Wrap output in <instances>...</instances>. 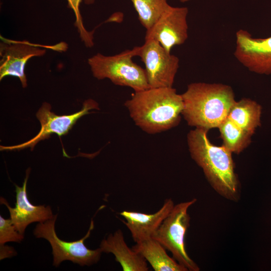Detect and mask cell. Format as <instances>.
<instances>
[{"label": "cell", "instance_id": "cell-1", "mask_svg": "<svg viewBox=\"0 0 271 271\" xmlns=\"http://www.w3.org/2000/svg\"><path fill=\"white\" fill-rule=\"evenodd\" d=\"M209 130L195 128L187 136L191 158L199 166L212 188L220 196L237 202L240 196V185L235 171L232 153L222 145H213Z\"/></svg>", "mask_w": 271, "mask_h": 271}, {"label": "cell", "instance_id": "cell-2", "mask_svg": "<svg viewBox=\"0 0 271 271\" xmlns=\"http://www.w3.org/2000/svg\"><path fill=\"white\" fill-rule=\"evenodd\" d=\"M124 106L135 124L149 134H156L177 126L183 101L172 87L149 88L136 91Z\"/></svg>", "mask_w": 271, "mask_h": 271}, {"label": "cell", "instance_id": "cell-3", "mask_svg": "<svg viewBox=\"0 0 271 271\" xmlns=\"http://www.w3.org/2000/svg\"><path fill=\"white\" fill-rule=\"evenodd\" d=\"M181 95L187 124L208 130L218 128L236 101L232 88L219 83H191Z\"/></svg>", "mask_w": 271, "mask_h": 271}, {"label": "cell", "instance_id": "cell-4", "mask_svg": "<svg viewBox=\"0 0 271 271\" xmlns=\"http://www.w3.org/2000/svg\"><path fill=\"white\" fill-rule=\"evenodd\" d=\"M136 47L113 56L97 53L88 59L93 76L109 79L113 84L131 88L134 92L150 88L145 69L135 63Z\"/></svg>", "mask_w": 271, "mask_h": 271}, {"label": "cell", "instance_id": "cell-5", "mask_svg": "<svg viewBox=\"0 0 271 271\" xmlns=\"http://www.w3.org/2000/svg\"><path fill=\"white\" fill-rule=\"evenodd\" d=\"M197 201H190L174 205L152 238L170 251L173 258L188 271H199L200 268L188 254L185 247V234L190 225L188 210Z\"/></svg>", "mask_w": 271, "mask_h": 271}, {"label": "cell", "instance_id": "cell-6", "mask_svg": "<svg viewBox=\"0 0 271 271\" xmlns=\"http://www.w3.org/2000/svg\"><path fill=\"white\" fill-rule=\"evenodd\" d=\"M57 218L56 214L52 219L39 222L34 230L36 237L44 238L50 243L53 255V265L58 266L65 260H70L81 266H89L96 263L100 258L102 250L99 247L94 250L90 249L84 243L94 228L92 219L88 230L83 238L67 242L59 238L56 234L55 224Z\"/></svg>", "mask_w": 271, "mask_h": 271}, {"label": "cell", "instance_id": "cell-7", "mask_svg": "<svg viewBox=\"0 0 271 271\" xmlns=\"http://www.w3.org/2000/svg\"><path fill=\"white\" fill-rule=\"evenodd\" d=\"M135 47L136 56L145 65L150 88L172 87L179 67V58L152 39L145 40L142 46Z\"/></svg>", "mask_w": 271, "mask_h": 271}, {"label": "cell", "instance_id": "cell-8", "mask_svg": "<svg viewBox=\"0 0 271 271\" xmlns=\"http://www.w3.org/2000/svg\"><path fill=\"white\" fill-rule=\"evenodd\" d=\"M92 109H99L98 103L92 99L83 102L80 110L69 115H57L51 111V105L44 102L36 113L41 124V129L38 134L31 140L18 145L1 146V151L20 150L30 148L32 150L41 141L47 139L55 133L59 137L67 134L77 121L82 116L89 114Z\"/></svg>", "mask_w": 271, "mask_h": 271}, {"label": "cell", "instance_id": "cell-9", "mask_svg": "<svg viewBox=\"0 0 271 271\" xmlns=\"http://www.w3.org/2000/svg\"><path fill=\"white\" fill-rule=\"evenodd\" d=\"M0 80L11 76L19 79L23 88L27 86L25 67L28 60L45 55L47 48L28 41L9 39L1 36Z\"/></svg>", "mask_w": 271, "mask_h": 271}, {"label": "cell", "instance_id": "cell-10", "mask_svg": "<svg viewBox=\"0 0 271 271\" xmlns=\"http://www.w3.org/2000/svg\"><path fill=\"white\" fill-rule=\"evenodd\" d=\"M186 7L166 9L153 26L147 30L145 40L156 41L168 52L175 46L184 44L188 38Z\"/></svg>", "mask_w": 271, "mask_h": 271}, {"label": "cell", "instance_id": "cell-11", "mask_svg": "<svg viewBox=\"0 0 271 271\" xmlns=\"http://www.w3.org/2000/svg\"><path fill=\"white\" fill-rule=\"evenodd\" d=\"M234 55L249 71L260 75L271 74V36L256 38L246 30L235 34Z\"/></svg>", "mask_w": 271, "mask_h": 271}, {"label": "cell", "instance_id": "cell-12", "mask_svg": "<svg viewBox=\"0 0 271 271\" xmlns=\"http://www.w3.org/2000/svg\"><path fill=\"white\" fill-rule=\"evenodd\" d=\"M30 173V169H27L26 176L22 187L15 185L16 202L15 206L11 207L7 200L1 197V204H4L8 209L10 219L17 230L24 234L27 226L33 222H43L53 218L50 206L45 205H34L28 198L27 186Z\"/></svg>", "mask_w": 271, "mask_h": 271}, {"label": "cell", "instance_id": "cell-13", "mask_svg": "<svg viewBox=\"0 0 271 271\" xmlns=\"http://www.w3.org/2000/svg\"><path fill=\"white\" fill-rule=\"evenodd\" d=\"M174 206L173 200L169 198L153 214L124 210L119 214L125 219L122 222L129 230L133 241L138 243L152 237Z\"/></svg>", "mask_w": 271, "mask_h": 271}, {"label": "cell", "instance_id": "cell-14", "mask_svg": "<svg viewBox=\"0 0 271 271\" xmlns=\"http://www.w3.org/2000/svg\"><path fill=\"white\" fill-rule=\"evenodd\" d=\"M102 252L112 253L115 260L120 264L124 271H148L147 261L139 253L126 244L123 233L117 229L109 234L100 244Z\"/></svg>", "mask_w": 271, "mask_h": 271}, {"label": "cell", "instance_id": "cell-15", "mask_svg": "<svg viewBox=\"0 0 271 271\" xmlns=\"http://www.w3.org/2000/svg\"><path fill=\"white\" fill-rule=\"evenodd\" d=\"M131 248L141 254L155 271H188L171 257L166 249L152 237L136 243Z\"/></svg>", "mask_w": 271, "mask_h": 271}, {"label": "cell", "instance_id": "cell-16", "mask_svg": "<svg viewBox=\"0 0 271 271\" xmlns=\"http://www.w3.org/2000/svg\"><path fill=\"white\" fill-rule=\"evenodd\" d=\"M261 106L248 98L236 101L232 106L227 118L251 135L261 125Z\"/></svg>", "mask_w": 271, "mask_h": 271}, {"label": "cell", "instance_id": "cell-17", "mask_svg": "<svg viewBox=\"0 0 271 271\" xmlns=\"http://www.w3.org/2000/svg\"><path fill=\"white\" fill-rule=\"evenodd\" d=\"M222 145L232 154H239L250 144V133L237 126L227 117L218 127Z\"/></svg>", "mask_w": 271, "mask_h": 271}, {"label": "cell", "instance_id": "cell-18", "mask_svg": "<svg viewBox=\"0 0 271 271\" xmlns=\"http://www.w3.org/2000/svg\"><path fill=\"white\" fill-rule=\"evenodd\" d=\"M139 20L146 30L150 29L169 7L168 0H130Z\"/></svg>", "mask_w": 271, "mask_h": 271}, {"label": "cell", "instance_id": "cell-19", "mask_svg": "<svg viewBox=\"0 0 271 271\" xmlns=\"http://www.w3.org/2000/svg\"><path fill=\"white\" fill-rule=\"evenodd\" d=\"M67 1L68 7L74 12L75 18L74 25L82 41L86 47H92L94 45L93 32H89L85 29L80 11V6L83 1L85 4L89 5L93 4L95 0H67Z\"/></svg>", "mask_w": 271, "mask_h": 271}, {"label": "cell", "instance_id": "cell-20", "mask_svg": "<svg viewBox=\"0 0 271 271\" xmlns=\"http://www.w3.org/2000/svg\"><path fill=\"white\" fill-rule=\"evenodd\" d=\"M24 239V234L19 233L11 219H5L0 216V245L8 242H20Z\"/></svg>", "mask_w": 271, "mask_h": 271}, {"label": "cell", "instance_id": "cell-21", "mask_svg": "<svg viewBox=\"0 0 271 271\" xmlns=\"http://www.w3.org/2000/svg\"><path fill=\"white\" fill-rule=\"evenodd\" d=\"M0 259L5 258L11 257L17 254L15 249L11 246L4 245H0Z\"/></svg>", "mask_w": 271, "mask_h": 271}, {"label": "cell", "instance_id": "cell-22", "mask_svg": "<svg viewBox=\"0 0 271 271\" xmlns=\"http://www.w3.org/2000/svg\"><path fill=\"white\" fill-rule=\"evenodd\" d=\"M180 2H182V3H184V2H186L187 1H188L189 0H180Z\"/></svg>", "mask_w": 271, "mask_h": 271}]
</instances>
